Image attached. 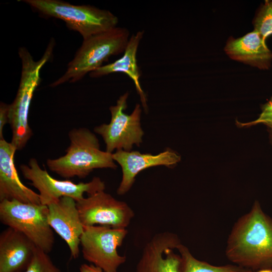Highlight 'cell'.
I'll list each match as a JSON object with an SVG mask.
<instances>
[{"instance_id":"1","label":"cell","mask_w":272,"mask_h":272,"mask_svg":"<svg viewBox=\"0 0 272 272\" xmlns=\"http://www.w3.org/2000/svg\"><path fill=\"white\" fill-rule=\"evenodd\" d=\"M225 255L234 264L252 271L272 268V219L258 201L234 223Z\"/></svg>"},{"instance_id":"2","label":"cell","mask_w":272,"mask_h":272,"mask_svg":"<svg viewBox=\"0 0 272 272\" xmlns=\"http://www.w3.org/2000/svg\"><path fill=\"white\" fill-rule=\"evenodd\" d=\"M54 45V39H51L43 55L37 61L26 47L19 48L18 54L22 64L21 75L16 96L13 103L10 104L9 122L12 131L11 143L17 150L23 149L32 135L28 122L31 102L41 81V69L51 58Z\"/></svg>"},{"instance_id":"3","label":"cell","mask_w":272,"mask_h":272,"mask_svg":"<svg viewBox=\"0 0 272 272\" xmlns=\"http://www.w3.org/2000/svg\"><path fill=\"white\" fill-rule=\"evenodd\" d=\"M69 137L70 143L66 154L57 159L47 160L50 170L69 179L84 178L95 169H116L112 153L101 150L98 138L88 129L74 128Z\"/></svg>"},{"instance_id":"4","label":"cell","mask_w":272,"mask_h":272,"mask_svg":"<svg viewBox=\"0 0 272 272\" xmlns=\"http://www.w3.org/2000/svg\"><path fill=\"white\" fill-rule=\"evenodd\" d=\"M129 32L116 27L83 40L65 72L50 84L55 87L67 82L75 83L87 74L102 66L110 57L123 53L129 39Z\"/></svg>"},{"instance_id":"5","label":"cell","mask_w":272,"mask_h":272,"mask_svg":"<svg viewBox=\"0 0 272 272\" xmlns=\"http://www.w3.org/2000/svg\"><path fill=\"white\" fill-rule=\"evenodd\" d=\"M35 12L63 21L83 40L116 28L118 19L110 11L91 5H74L60 0H23Z\"/></svg>"},{"instance_id":"6","label":"cell","mask_w":272,"mask_h":272,"mask_svg":"<svg viewBox=\"0 0 272 272\" xmlns=\"http://www.w3.org/2000/svg\"><path fill=\"white\" fill-rule=\"evenodd\" d=\"M48 207L42 204L16 200L0 201L1 222L23 233L37 248L48 254L53 248L54 236L48 222Z\"/></svg>"},{"instance_id":"7","label":"cell","mask_w":272,"mask_h":272,"mask_svg":"<svg viewBox=\"0 0 272 272\" xmlns=\"http://www.w3.org/2000/svg\"><path fill=\"white\" fill-rule=\"evenodd\" d=\"M128 233L126 229L94 225L84 226L80 246L84 259L102 269L104 272H118V268L126 261L118 254Z\"/></svg>"},{"instance_id":"8","label":"cell","mask_w":272,"mask_h":272,"mask_svg":"<svg viewBox=\"0 0 272 272\" xmlns=\"http://www.w3.org/2000/svg\"><path fill=\"white\" fill-rule=\"evenodd\" d=\"M128 92L119 97L115 105L109 107L111 118L108 124L103 123L94 128V131L103 138L106 151H130L133 145L139 147L144 132L141 126L142 108L137 104L130 114L124 111L127 107Z\"/></svg>"},{"instance_id":"9","label":"cell","mask_w":272,"mask_h":272,"mask_svg":"<svg viewBox=\"0 0 272 272\" xmlns=\"http://www.w3.org/2000/svg\"><path fill=\"white\" fill-rule=\"evenodd\" d=\"M20 169L23 177L39 191L41 204L47 206L63 196L71 197L77 201L84 197L85 193L91 195L105 188L104 182L98 177L88 182L79 183L55 179L41 169L35 158H31L28 165H21Z\"/></svg>"},{"instance_id":"10","label":"cell","mask_w":272,"mask_h":272,"mask_svg":"<svg viewBox=\"0 0 272 272\" xmlns=\"http://www.w3.org/2000/svg\"><path fill=\"white\" fill-rule=\"evenodd\" d=\"M76 202L84 226L101 225L126 229L134 216L127 203L104 190L88 195Z\"/></svg>"},{"instance_id":"11","label":"cell","mask_w":272,"mask_h":272,"mask_svg":"<svg viewBox=\"0 0 272 272\" xmlns=\"http://www.w3.org/2000/svg\"><path fill=\"white\" fill-rule=\"evenodd\" d=\"M181 244L175 233L155 234L145 245L136 272H181V256L174 251Z\"/></svg>"},{"instance_id":"12","label":"cell","mask_w":272,"mask_h":272,"mask_svg":"<svg viewBox=\"0 0 272 272\" xmlns=\"http://www.w3.org/2000/svg\"><path fill=\"white\" fill-rule=\"evenodd\" d=\"M48 222L51 228L67 244L74 259L80 254L81 237L84 231L76 201L63 196L47 206Z\"/></svg>"},{"instance_id":"13","label":"cell","mask_w":272,"mask_h":272,"mask_svg":"<svg viewBox=\"0 0 272 272\" xmlns=\"http://www.w3.org/2000/svg\"><path fill=\"white\" fill-rule=\"evenodd\" d=\"M112 155L113 160L120 165L122 169V179L117 189V193L120 195L130 189L136 176L143 170L161 165L171 168L181 160L179 155L169 149L155 155L122 150L116 151Z\"/></svg>"},{"instance_id":"14","label":"cell","mask_w":272,"mask_h":272,"mask_svg":"<svg viewBox=\"0 0 272 272\" xmlns=\"http://www.w3.org/2000/svg\"><path fill=\"white\" fill-rule=\"evenodd\" d=\"M16 150L11 142L0 140V201L16 200L41 204L39 194L25 185L19 178L14 160Z\"/></svg>"},{"instance_id":"15","label":"cell","mask_w":272,"mask_h":272,"mask_svg":"<svg viewBox=\"0 0 272 272\" xmlns=\"http://www.w3.org/2000/svg\"><path fill=\"white\" fill-rule=\"evenodd\" d=\"M37 248L24 234L7 227L0 234V272L25 270Z\"/></svg>"},{"instance_id":"16","label":"cell","mask_w":272,"mask_h":272,"mask_svg":"<svg viewBox=\"0 0 272 272\" xmlns=\"http://www.w3.org/2000/svg\"><path fill=\"white\" fill-rule=\"evenodd\" d=\"M224 50L231 59L260 70H268L271 66L272 52L266 40L254 30L241 37L230 38Z\"/></svg>"},{"instance_id":"17","label":"cell","mask_w":272,"mask_h":272,"mask_svg":"<svg viewBox=\"0 0 272 272\" xmlns=\"http://www.w3.org/2000/svg\"><path fill=\"white\" fill-rule=\"evenodd\" d=\"M144 35V31L139 30L133 34L123 52V55L115 61L104 65L89 74L91 78H100L114 73H122L133 81L141 103L145 112L148 111L147 96L140 83V71L138 65V49Z\"/></svg>"},{"instance_id":"18","label":"cell","mask_w":272,"mask_h":272,"mask_svg":"<svg viewBox=\"0 0 272 272\" xmlns=\"http://www.w3.org/2000/svg\"><path fill=\"white\" fill-rule=\"evenodd\" d=\"M181 256V272H253L236 264L214 265L195 258L189 249L182 244L177 248Z\"/></svg>"},{"instance_id":"19","label":"cell","mask_w":272,"mask_h":272,"mask_svg":"<svg viewBox=\"0 0 272 272\" xmlns=\"http://www.w3.org/2000/svg\"><path fill=\"white\" fill-rule=\"evenodd\" d=\"M254 30L265 39L272 35V0L265 1L253 20Z\"/></svg>"},{"instance_id":"20","label":"cell","mask_w":272,"mask_h":272,"mask_svg":"<svg viewBox=\"0 0 272 272\" xmlns=\"http://www.w3.org/2000/svg\"><path fill=\"white\" fill-rule=\"evenodd\" d=\"M21 272H60V270L53 263L48 253L38 248L27 268Z\"/></svg>"},{"instance_id":"21","label":"cell","mask_w":272,"mask_h":272,"mask_svg":"<svg viewBox=\"0 0 272 272\" xmlns=\"http://www.w3.org/2000/svg\"><path fill=\"white\" fill-rule=\"evenodd\" d=\"M236 122L239 127H248L259 123L265 124L268 127L272 142V97L267 102L262 105L261 112L257 119L246 123H241L237 120Z\"/></svg>"},{"instance_id":"22","label":"cell","mask_w":272,"mask_h":272,"mask_svg":"<svg viewBox=\"0 0 272 272\" xmlns=\"http://www.w3.org/2000/svg\"><path fill=\"white\" fill-rule=\"evenodd\" d=\"M10 104L4 102L0 104V140L4 139L3 129L5 125L9 122Z\"/></svg>"},{"instance_id":"23","label":"cell","mask_w":272,"mask_h":272,"mask_svg":"<svg viewBox=\"0 0 272 272\" xmlns=\"http://www.w3.org/2000/svg\"><path fill=\"white\" fill-rule=\"evenodd\" d=\"M80 272H104L100 268L92 264H83L80 267Z\"/></svg>"},{"instance_id":"24","label":"cell","mask_w":272,"mask_h":272,"mask_svg":"<svg viewBox=\"0 0 272 272\" xmlns=\"http://www.w3.org/2000/svg\"><path fill=\"white\" fill-rule=\"evenodd\" d=\"M257 272H272V268H263L258 270Z\"/></svg>"}]
</instances>
